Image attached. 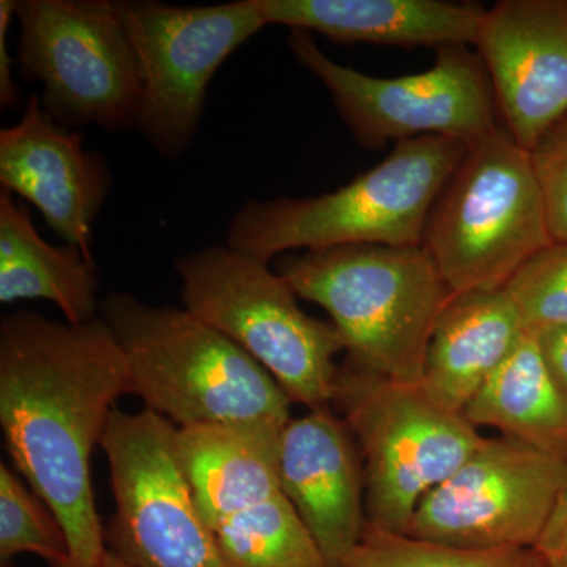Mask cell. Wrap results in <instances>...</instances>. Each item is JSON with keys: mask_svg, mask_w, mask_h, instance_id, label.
I'll return each instance as SVG.
<instances>
[{"mask_svg": "<svg viewBox=\"0 0 567 567\" xmlns=\"http://www.w3.org/2000/svg\"><path fill=\"white\" fill-rule=\"evenodd\" d=\"M125 394L128 364L100 317L71 324L20 309L0 320V425L7 451L62 525L70 557L82 566L99 567L107 550L91 457Z\"/></svg>", "mask_w": 567, "mask_h": 567, "instance_id": "cell-1", "label": "cell"}, {"mask_svg": "<svg viewBox=\"0 0 567 567\" xmlns=\"http://www.w3.org/2000/svg\"><path fill=\"white\" fill-rule=\"evenodd\" d=\"M100 319L125 354L130 394L178 429L223 427L278 442L290 399L264 365L185 308L112 292Z\"/></svg>", "mask_w": 567, "mask_h": 567, "instance_id": "cell-2", "label": "cell"}, {"mask_svg": "<svg viewBox=\"0 0 567 567\" xmlns=\"http://www.w3.org/2000/svg\"><path fill=\"white\" fill-rule=\"evenodd\" d=\"M276 271L331 317L346 363L421 383L435 324L453 293L424 246L349 245L284 254Z\"/></svg>", "mask_w": 567, "mask_h": 567, "instance_id": "cell-3", "label": "cell"}, {"mask_svg": "<svg viewBox=\"0 0 567 567\" xmlns=\"http://www.w3.org/2000/svg\"><path fill=\"white\" fill-rule=\"evenodd\" d=\"M468 145L429 136L395 144L333 193L246 200L226 245L271 264L284 254L349 245L423 246L425 227Z\"/></svg>", "mask_w": 567, "mask_h": 567, "instance_id": "cell-4", "label": "cell"}, {"mask_svg": "<svg viewBox=\"0 0 567 567\" xmlns=\"http://www.w3.org/2000/svg\"><path fill=\"white\" fill-rule=\"evenodd\" d=\"M270 265L224 244L177 257L174 268L186 311L251 354L290 402L331 409L344 342L333 323L306 315Z\"/></svg>", "mask_w": 567, "mask_h": 567, "instance_id": "cell-5", "label": "cell"}, {"mask_svg": "<svg viewBox=\"0 0 567 567\" xmlns=\"http://www.w3.org/2000/svg\"><path fill=\"white\" fill-rule=\"evenodd\" d=\"M551 244L532 152L503 126L468 145L434 205L423 241L451 293L505 289Z\"/></svg>", "mask_w": 567, "mask_h": 567, "instance_id": "cell-6", "label": "cell"}, {"mask_svg": "<svg viewBox=\"0 0 567 567\" xmlns=\"http://www.w3.org/2000/svg\"><path fill=\"white\" fill-rule=\"evenodd\" d=\"M333 404L360 446L368 525L406 535L417 505L484 442L464 413L423 383L395 382L344 363Z\"/></svg>", "mask_w": 567, "mask_h": 567, "instance_id": "cell-7", "label": "cell"}, {"mask_svg": "<svg viewBox=\"0 0 567 567\" xmlns=\"http://www.w3.org/2000/svg\"><path fill=\"white\" fill-rule=\"evenodd\" d=\"M18 63L63 128L140 126V59L111 0H17Z\"/></svg>", "mask_w": 567, "mask_h": 567, "instance_id": "cell-8", "label": "cell"}, {"mask_svg": "<svg viewBox=\"0 0 567 567\" xmlns=\"http://www.w3.org/2000/svg\"><path fill=\"white\" fill-rule=\"evenodd\" d=\"M177 425L115 409L102 439L115 513L104 539L132 567H230L197 506Z\"/></svg>", "mask_w": 567, "mask_h": 567, "instance_id": "cell-9", "label": "cell"}, {"mask_svg": "<svg viewBox=\"0 0 567 567\" xmlns=\"http://www.w3.org/2000/svg\"><path fill=\"white\" fill-rule=\"evenodd\" d=\"M289 47L365 148L429 136L472 145L499 126L483 61L464 47L442 48L431 69L401 78L369 76L331 61L309 32L290 31Z\"/></svg>", "mask_w": 567, "mask_h": 567, "instance_id": "cell-10", "label": "cell"}, {"mask_svg": "<svg viewBox=\"0 0 567 567\" xmlns=\"http://www.w3.org/2000/svg\"><path fill=\"white\" fill-rule=\"evenodd\" d=\"M140 59V126L164 158H181L199 132L213 76L238 48L267 28L256 0L218 6L115 2Z\"/></svg>", "mask_w": 567, "mask_h": 567, "instance_id": "cell-11", "label": "cell"}, {"mask_svg": "<svg viewBox=\"0 0 567 567\" xmlns=\"http://www.w3.org/2000/svg\"><path fill=\"white\" fill-rule=\"evenodd\" d=\"M194 498L230 567H327L278 472V442L223 427L178 431Z\"/></svg>", "mask_w": 567, "mask_h": 567, "instance_id": "cell-12", "label": "cell"}, {"mask_svg": "<svg viewBox=\"0 0 567 567\" xmlns=\"http://www.w3.org/2000/svg\"><path fill=\"white\" fill-rule=\"evenodd\" d=\"M567 492V461L517 440L484 439L421 499L406 536L443 546L535 548Z\"/></svg>", "mask_w": 567, "mask_h": 567, "instance_id": "cell-13", "label": "cell"}, {"mask_svg": "<svg viewBox=\"0 0 567 567\" xmlns=\"http://www.w3.org/2000/svg\"><path fill=\"white\" fill-rule=\"evenodd\" d=\"M505 128L525 151L567 117L566 0H503L475 43Z\"/></svg>", "mask_w": 567, "mask_h": 567, "instance_id": "cell-14", "label": "cell"}, {"mask_svg": "<svg viewBox=\"0 0 567 567\" xmlns=\"http://www.w3.org/2000/svg\"><path fill=\"white\" fill-rule=\"evenodd\" d=\"M0 185L33 205L65 244L95 259L93 224L110 197V164L85 148L84 134L52 121L39 95L29 96L20 122L0 132Z\"/></svg>", "mask_w": 567, "mask_h": 567, "instance_id": "cell-15", "label": "cell"}, {"mask_svg": "<svg viewBox=\"0 0 567 567\" xmlns=\"http://www.w3.org/2000/svg\"><path fill=\"white\" fill-rule=\"evenodd\" d=\"M278 472L284 492L327 567H342L368 527L364 464L344 417L311 410L282 429Z\"/></svg>", "mask_w": 567, "mask_h": 567, "instance_id": "cell-16", "label": "cell"}, {"mask_svg": "<svg viewBox=\"0 0 567 567\" xmlns=\"http://www.w3.org/2000/svg\"><path fill=\"white\" fill-rule=\"evenodd\" d=\"M268 25L338 43L398 48L475 44L487 9L442 0H256Z\"/></svg>", "mask_w": 567, "mask_h": 567, "instance_id": "cell-17", "label": "cell"}, {"mask_svg": "<svg viewBox=\"0 0 567 567\" xmlns=\"http://www.w3.org/2000/svg\"><path fill=\"white\" fill-rule=\"evenodd\" d=\"M525 331L506 289L453 295L435 324L421 383L439 404L464 413Z\"/></svg>", "mask_w": 567, "mask_h": 567, "instance_id": "cell-18", "label": "cell"}, {"mask_svg": "<svg viewBox=\"0 0 567 567\" xmlns=\"http://www.w3.org/2000/svg\"><path fill=\"white\" fill-rule=\"evenodd\" d=\"M95 259L78 246H52L32 221L31 210L13 194L0 193V301L47 300L65 322L82 324L100 315Z\"/></svg>", "mask_w": 567, "mask_h": 567, "instance_id": "cell-19", "label": "cell"}, {"mask_svg": "<svg viewBox=\"0 0 567 567\" xmlns=\"http://www.w3.org/2000/svg\"><path fill=\"white\" fill-rule=\"evenodd\" d=\"M464 415L475 427L487 425L567 461V395L548 371L535 331H525Z\"/></svg>", "mask_w": 567, "mask_h": 567, "instance_id": "cell-20", "label": "cell"}, {"mask_svg": "<svg viewBox=\"0 0 567 567\" xmlns=\"http://www.w3.org/2000/svg\"><path fill=\"white\" fill-rule=\"evenodd\" d=\"M342 567H544L535 548H461L368 525Z\"/></svg>", "mask_w": 567, "mask_h": 567, "instance_id": "cell-21", "label": "cell"}, {"mask_svg": "<svg viewBox=\"0 0 567 567\" xmlns=\"http://www.w3.org/2000/svg\"><path fill=\"white\" fill-rule=\"evenodd\" d=\"M39 555L52 566L69 561L70 547L62 525L13 470L0 464V558Z\"/></svg>", "mask_w": 567, "mask_h": 567, "instance_id": "cell-22", "label": "cell"}, {"mask_svg": "<svg viewBox=\"0 0 567 567\" xmlns=\"http://www.w3.org/2000/svg\"><path fill=\"white\" fill-rule=\"evenodd\" d=\"M529 331L567 324V245L551 244L506 284Z\"/></svg>", "mask_w": 567, "mask_h": 567, "instance_id": "cell-23", "label": "cell"}, {"mask_svg": "<svg viewBox=\"0 0 567 567\" xmlns=\"http://www.w3.org/2000/svg\"><path fill=\"white\" fill-rule=\"evenodd\" d=\"M532 156L546 197L551 238L567 245V117L537 142Z\"/></svg>", "mask_w": 567, "mask_h": 567, "instance_id": "cell-24", "label": "cell"}, {"mask_svg": "<svg viewBox=\"0 0 567 567\" xmlns=\"http://www.w3.org/2000/svg\"><path fill=\"white\" fill-rule=\"evenodd\" d=\"M17 7V0L0 2V106L2 110H14L20 103V91L13 78V59L9 52V32Z\"/></svg>", "mask_w": 567, "mask_h": 567, "instance_id": "cell-25", "label": "cell"}, {"mask_svg": "<svg viewBox=\"0 0 567 567\" xmlns=\"http://www.w3.org/2000/svg\"><path fill=\"white\" fill-rule=\"evenodd\" d=\"M544 567H567V492L535 546Z\"/></svg>", "mask_w": 567, "mask_h": 567, "instance_id": "cell-26", "label": "cell"}, {"mask_svg": "<svg viewBox=\"0 0 567 567\" xmlns=\"http://www.w3.org/2000/svg\"><path fill=\"white\" fill-rule=\"evenodd\" d=\"M535 333L548 371L567 395V324L544 328Z\"/></svg>", "mask_w": 567, "mask_h": 567, "instance_id": "cell-27", "label": "cell"}, {"mask_svg": "<svg viewBox=\"0 0 567 567\" xmlns=\"http://www.w3.org/2000/svg\"><path fill=\"white\" fill-rule=\"evenodd\" d=\"M99 567H132L128 565V563L123 561L118 555H115L114 551L110 550L107 548L106 554H104V557L102 559V563H100Z\"/></svg>", "mask_w": 567, "mask_h": 567, "instance_id": "cell-28", "label": "cell"}, {"mask_svg": "<svg viewBox=\"0 0 567 567\" xmlns=\"http://www.w3.org/2000/svg\"><path fill=\"white\" fill-rule=\"evenodd\" d=\"M52 567H87V566H82V565H80V563L73 561V559H69V561L61 563V565H55Z\"/></svg>", "mask_w": 567, "mask_h": 567, "instance_id": "cell-29", "label": "cell"}, {"mask_svg": "<svg viewBox=\"0 0 567 567\" xmlns=\"http://www.w3.org/2000/svg\"><path fill=\"white\" fill-rule=\"evenodd\" d=\"M2 567H14L13 565H10V563H3Z\"/></svg>", "mask_w": 567, "mask_h": 567, "instance_id": "cell-30", "label": "cell"}]
</instances>
